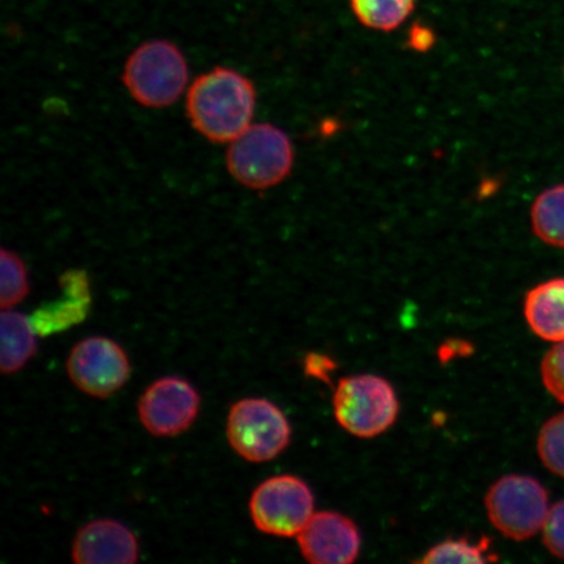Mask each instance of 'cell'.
<instances>
[{
	"mask_svg": "<svg viewBox=\"0 0 564 564\" xmlns=\"http://www.w3.org/2000/svg\"><path fill=\"white\" fill-rule=\"evenodd\" d=\"M257 108L253 83L238 70L215 67L196 77L186 97L194 129L216 144L231 143L249 129Z\"/></svg>",
	"mask_w": 564,
	"mask_h": 564,
	"instance_id": "cell-1",
	"label": "cell"
},
{
	"mask_svg": "<svg viewBox=\"0 0 564 564\" xmlns=\"http://www.w3.org/2000/svg\"><path fill=\"white\" fill-rule=\"evenodd\" d=\"M294 159L292 140L284 130L271 123H258L231 141L227 167L239 185L263 192L292 174Z\"/></svg>",
	"mask_w": 564,
	"mask_h": 564,
	"instance_id": "cell-2",
	"label": "cell"
},
{
	"mask_svg": "<svg viewBox=\"0 0 564 564\" xmlns=\"http://www.w3.org/2000/svg\"><path fill=\"white\" fill-rule=\"evenodd\" d=\"M122 82L133 100L144 108H169L187 87V61L173 42L148 41L127 59Z\"/></svg>",
	"mask_w": 564,
	"mask_h": 564,
	"instance_id": "cell-3",
	"label": "cell"
},
{
	"mask_svg": "<svg viewBox=\"0 0 564 564\" xmlns=\"http://www.w3.org/2000/svg\"><path fill=\"white\" fill-rule=\"evenodd\" d=\"M397 391L387 379L371 373L338 380L334 413L338 425L357 438L382 435L399 417Z\"/></svg>",
	"mask_w": 564,
	"mask_h": 564,
	"instance_id": "cell-4",
	"label": "cell"
},
{
	"mask_svg": "<svg viewBox=\"0 0 564 564\" xmlns=\"http://www.w3.org/2000/svg\"><path fill=\"white\" fill-rule=\"evenodd\" d=\"M485 507L498 532L513 541H525L545 525L549 494L539 479L509 475L491 485L486 492Z\"/></svg>",
	"mask_w": 564,
	"mask_h": 564,
	"instance_id": "cell-5",
	"label": "cell"
},
{
	"mask_svg": "<svg viewBox=\"0 0 564 564\" xmlns=\"http://www.w3.org/2000/svg\"><path fill=\"white\" fill-rule=\"evenodd\" d=\"M227 435L232 449L250 463H267L284 453L292 427L278 405L265 399H243L231 406Z\"/></svg>",
	"mask_w": 564,
	"mask_h": 564,
	"instance_id": "cell-6",
	"label": "cell"
},
{
	"mask_svg": "<svg viewBox=\"0 0 564 564\" xmlns=\"http://www.w3.org/2000/svg\"><path fill=\"white\" fill-rule=\"evenodd\" d=\"M310 486L292 475L265 479L252 492L250 513L260 532L276 538H297L314 514Z\"/></svg>",
	"mask_w": 564,
	"mask_h": 564,
	"instance_id": "cell-7",
	"label": "cell"
},
{
	"mask_svg": "<svg viewBox=\"0 0 564 564\" xmlns=\"http://www.w3.org/2000/svg\"><path fill=\"white\" fill-rule=\"evenodd\" d=\"M67 372L88 397L106 399L130 378L131 365L126 351L110 338L96 336L77 343L67 358Z\"/></svg>",
	"mask_w": 564,
	"mask_h": 564,
	"instance_id": "cell-8",
	"label": "cell"
},
{
	"mask_svg": "<svg viewBox=\"0 0 564 564\" xmlns=\"http://www.w3.org/2000/svg\"><path fill=\"white\" fill-rule=\"evenodd\" d=\"M200 397L187 380L166 377L147 388L139 400V419L154 436H175L192 427Z\"/></svg>",
	"mask_w": 564,
	"mask_h": 564,
	"instance_id": "cell-9",
	"label": "cell"
},
{
	"mask_svg": "<svg viewBox=\"0 0 564 564\" xmlns=\"http://www.w3.org/2000/svg\"><path fill=\"white\" fill-rule=\"evenodd\" d=\"M303 558L314 564H350L361 552V532L343 513L316 512L297 535Z\"/></svg>",
	"mask_w": 564,
	"mask_h": 564,
	"instance_id": "cell-10",
	"label": "cell"
},
{
	"mask_svg": "<svg viewBox=\"0 0 564 564\" xmlns=\"http://www.w3.org/2000/svg\"><path fill=\"white\" fill-rule=\"evenodd\" d=\"M138 558L135 534L116 520L90 521L74 540L73 561L77 564H131Z\"/></svg>",
	"mask_w": 564,
	"mask_h": 564,
	"instance_id": "cell-11",
	"label": "cell"
},
{
	"mask_svg": "<svg viewBox=\"0 0 564 564\" xmlns=\"http://www.w3.org/2000/svg\"><path fill=\"white\" fill-rule=\"evenodd\" d=\"M62 297L41 305L30 316L35 335L47 337L65 333L87 319L91 294L86 271L69 270L59 278Z\"/></svg>",
	"mask_w": 564,
	"mask_h": 564,
	"instance_id": "cell-12",
	"label": "cell"
},
{
	"mask_svg": "<svg viewBox=\"0 0 564 564\" xmlns=\"http://www.w3.org/2000/svg\"><path fill=\"white\" fill-rule=\"evenodd\" d=\"M524 316L535 336L564 341V278L541 282L525 295Z\"/></svg>",
	"mask_w": 564,
	"mask_h": 564,
	"instance_id": "cell-13",
	"label": "cell"
},
{
	"mask_svg": "<svg viewBox=\"0 0 564 564\" xmlns=\"http://www.w3.org/2000/svg\"><path fill=\"white\" fill-rule=\"evenodd\" d=\"M0 368L4 373H15L23 369L37 351L34 328L30 317L3 310L0 316Z\"/></svg>",
	"mask_w": 564,
	"mask_h": 564,
	"instance_id": "cell-14",
	"label": "cell"
},
{
	"mask_svg": "<svg viewBox=\"0 0 564 564\" xmlns=\"http://www.w3.org/2000/svg\"><path fill=\"white\" fill-rule=\"evenodd\" d=\"M531 224L541 242L564 249V183L549 187L535 197Z\"/></svg>",
	"mask_w": 564,
	"mask_h": 564,
	"instance_id": "cell-15",
	"label": "cell"
},
{
	"mask_svg": "<svg viewBox=\"0 0 564 564\" xmlns=\"http://www.w3.org/2000/svg\"><path fill=\"white\" fill-rule=\"evenodd\" d=\"M352 15L368 30L392 32L412 17L417 0H349Z\"/></svg>",
	"mask_w": 564,
	"mask_h": 564,
	"instance_id": "cell-16",
	"label": "cell"
},
{
	"mask_svg": "<svg viewBox=\"0 0 564 564\" xmlns=\"http://www.w3.org/2000/svg\"><path fill=\"white\" fill-rule=\"evenodd\" d=\"M491 540L481 538L477 541L468 538L448 539L433 546L419 563H490L499 556L492 552Z\"/></svg>",
	"mask_w": 564,
	"mask_h": 564,
	"instance_id": "cell-17",
	"label": "cell"
},
{
	"mask_svg": "<svg viewBox=\"0 0 564 564\" xmlns=\"http://www.w3.org/2000/svg\"><path fill=\"white\" fill-rule=\"evenodd\" d=\"M2 268V286H0V303L3 310L12 308L30 293V278L26 267L15 252L2 249L0 252Z\"/></svg>",
	"mask_w": 564,
	"mask_h": 564,
	"instance_id": "cell-18",
	"label": "cell"
},
{
	"mask_svg": "<svg viewBox=\"0 0 564 564\" xmlns=\"http://www.w3.org/2000/svg\"><path fill=\"white\" fill-rule=\"evenodd\" d=\"M538 451L542 464L555 476L564 478V412L549 419L541 427Z\"/></svg>",
	"mask_w": 564,
	"mask_h": 564,
	"instance_id": "cell-19",
	"label": "cell"
},
{
	"mask_svg": "<svg viewBox=\"0 0 564 564\" xmlns=\"http://www.w3.org/2000/svg\"><path fill=\"white\" fill-rule=\"evenodd\" d=\"M542 382L550 394L564 405V341L555 343L542 359Z\"/></svg>",
	"mask_w": 564,
	"mask_h": 564,
	"instance_id": "cell-20",
	"label": "cell"
},
{
	"mask_svg": "<svg viewBox=\"0 0 564 564\" xmlns=\"http://www.w3.org/2000/svg\"><path fill=\"white\" fill-rule=\"evenodd\" d=\"M542 532L549 552L556 558L564 560V500L550 507Z\"/></svg>",
	"mask_w": 564,
	"mask_h": 564,
	"instance_id": "cell-21",
	"label": "cell"
},
{
	"mask_svg": "<svg viewBox=\"0 0 564 564\" xmlns=\"http://www.w3.org/2000/svg\"><path fill=\"white\" fill-rule=\"evenodd\" d=\"M435 42V32L426 24L414 23L408 32L406 45L413 52L427 53L432 51Z\"/></svg>",
	"mask_w": 564,
	"mask_h": 564,
	"instance_id": "cell-22",
	"label": "cell"
},
{
	"mask_svg": "<svg viewBox=\"0 0 564 564\" xmlns=\"http://www.w3.org/2000/svg\"><path fill=\"white\" fill-rule=\"evenodd\" d=\"M335 364L329 358L321 355H308L305 359L307 376L326 379L328 372L334 369Z\"/></svg>",
	"mask_w": 564,
	"mask_h": 564,
	"instance_id": "cell-23",
	"label": "cell"
}]
</instances>
